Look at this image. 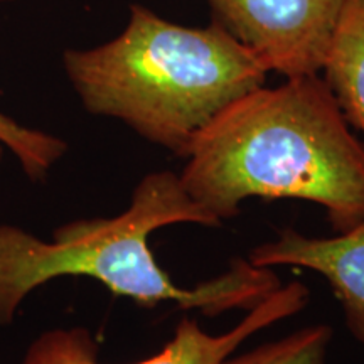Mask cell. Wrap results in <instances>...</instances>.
Returning <instances> with one entry per match:
<instances>
[{
  "mask_svg": "<svg viewBox=\"0 0 364 364\" xmlns=\"http://www.w3.org/2000/svg\"><path fill=\"white\" fill-rule=\"evenodd\" d=\"M186 159V193L220 223L250 198L317 204L338 235L364 221V144L321 75L245 95L196 136Z\"/></svg>",
  "mask_w": 364,
  "mask_h": 364,
  "instance_id": "obj_1",
  "label": "cell"
},
{
  "mask_svg": "<svg viewBox=\"0 0 364 364\" xmlns=\"http://www.w3.org/2000/svg\"><path fill=\"white\" fill-rule=\"evenodd\" d=\"M171 225L221 226L171 171L145 176L122 215L66 223L54 231L53 241L0 225V326L11 324L33 290L59 277H90L142 307L174 302L181 311L206 317L252 311L282 285L272 268L241 258L193 289L176 285L149 247V236Z\"/></svg>",
  "mask_w": 364,
  "mask_h": 364,
  "instance_id": "obj_2",
  "label": "cell"
},
{
  "mask_svg": "<svg viewBox=\"0 0 364 364\" xmlns=\"http://www.w3.org/2000/svg\"><path fill=\"white\" fill-rule=\"evenodd\" d=\"M63 66L86 112L115 118L142 139L188 156L230 105L265 86L268 71L225 26L188 27L132 4L125 29Z\"/></svg>",
  "mask_w": 364,
  "mask_h": 364,
  "instance_id": "obj_3",
  "label": "cell"
},
{
  "mask_svg": "<svg viewBox=\"0 0 364 364\" xmlns=\"http://www.w3.org/2000/svg\"><path fill=\"white\" fill-rule=\"evenodd\" d=\"M216 21L270 73L321 75L344 0H206Z\"/></svg>",
  "mask_w": 364,
  "mask_h": 364,
  "instance_id": "obj_4",
  "label": "cell"
},
{
  "mask_svg": "<svg viewBox=\"0 0 364 364\" xmlns=\"http://www.w3.org/2000/svg\"><path fill=\"white\" fill-rule=\"evenodd\" d=\"M311 292L302 282L280 285L270 297L247 312L240 324L225 334L213 336L194 317L184 316L174 336L161 351L135 364H218L231 356L248 338L284 318L294 317L309 304ZM22 364H102L98 344L85 327L51 329L27 348Z\"/></svg>",
  "mask_w": 364,
  "mask_h": 364,
  "instance_id": "obj_5",
  "label": "cell"
},
{
  "mask_svg": "<svg viewBox=\"0 0 364 364\" xmlns=\"http://www.w3.org/2000/svg\"><path fill=\"white\" fill-rule=\"evenodd\" d=\"M255 267H299L322 275L343 307L346 326L364 348V221L331 238H309L294 228L255 247Z\"/></svg>",
  "mask_w": 364,
  "mask_h": 364,
  "instance_id": "obj_6",
  "label": "cell"
},
{
  "mask_svg": "<svg viewBox=\"0 0 364 364\" xmlns=\"http://www.w3.org/2000/svg\"><path fill=\"white\" fill-rule=\"evenodd\" d=\"M321 73L348 124L364 134V0H344Z\"/></svg>",
  "mask_w": 364,
  "mask_h": 364,
  "instance_id": "obj_7",
  "label": "cell"
},
{
  "mask_svg": "<svg viewBox=\"0 0 364 364\" xmlns=\"http://www.w3.org/2000/svg\"><path fill=\"white\" fill-rule=\"evenodd\" d=\"M331 341V326H307L240 356L231 354L218 364H326Z\"/></svg>",
  "mask_w": 364,
  "mask_h": 364,
  "instance_id": "obj_8",
  "label": "cell"
},
{
  "mask_svg": "<svg viewBox=\"0 0 364 364\" xmlns=\"http://www.w3.org/2000/svg\"><path fill=\"white\" fill-rule=\"evenodd\" d=\"M4 149L11 150L17 157L29 179L41 181L65 156L68 145L56 135L21 125L0 112V161L4 157Z\"/></svg>",
  "mask_w": 364,
  "mask_h": 364,
  "instance_id": "obj_9",
  "label": "cell"
},
{
  "mask_svg": "<svg viewBox=\"0 0 364 364\" xmlns=\"http://www.w3.org/2000/svg\"><path fill=\"white\" fill-rule=\"evenodd\" d=\"M0 2H12V0H0Z\"/></svg>",
  "mask_w": 364,
  "mask_h": 364,
  "instance_id": "obj_10",
  "label": "cell"
}]
</instances>
